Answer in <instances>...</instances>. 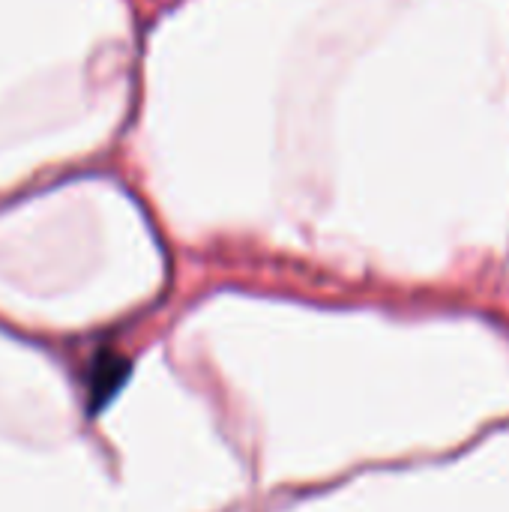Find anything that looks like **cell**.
Wrapping results in <instances>:
<instances>
[{"label": "cell", "instance_id": "6da1fadb", "mask_svg": "<svg viewBox=\"0 0 509 512\" xmlns=\"http://www.w3.org/2000/svg\"><path fill=\"white\" fill-rule=\"evenodd\" d=\"M123 378H126V360H120L114 354H105L93 366V387H90V393L96 396V405H102L108 396H114V390L123 384Z\"/></svg>", "mask_w": 509, "mask_h": 512}]
</instances>
